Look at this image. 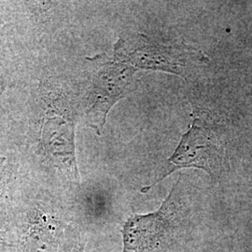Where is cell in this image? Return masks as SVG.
<instances>
[{
	"mask_svg": "<svg viewBox=\"0 0 252 252\" xmlns=\"http://www.w3.org/2000/svg\"><path fill=\"white\" fill-rule=\"evenodd\" d=\"M222 154V148L218 143L211 125L200 118H193L189 130L182 135L179 147L165 162L157 180L141 189V192H147L173 172L182 168H198L218 179L223 170Z\"/></svg>",
	"mask_w": 252,
	"mask_h": 252,
	"instance_id": "3",
	"label": "cell"
},
{
	"mask_svg": "<svg viewBox=\"0 0 252 252\" xmlns=\"http://www.w3.org/2000/svg\"><path fill=\"white\" fill-rule=\"evenodd\" d=\"M115 48V58L135 69L170 72L184 78L207 60L194 48L183 43L165 45L143 34L121 38Z\"/></svg>",
	"mask_w": 252,
	"mask_h": 252,
	"instance_id": "2",
	"label": "cell"
},
{
	"mask_svg": "<svg viewBox=\"0 0 252 252\" xmlns=\"http://www.w3.org/2000/svg\"><path fill=\"white\" fill-rule=\"evenodd\" d=\"M6 185V176H5V172L2 170L1 166H0V220L2 221H6V222H10L9 220V217L7 214V210L5 207L2 205V196H3V192H4V187Z\"/></svg>",
	"mask_w": 252,
	"mask_h": 252,
	"instance_id": "8",
	"label": "cell"
},
{
	"mask_svg": "<svg viewBox=\"0 0 252 252\" xmlns=\"http://www.w3.org/2000/svg\"><path fill=\"white\" fill-rule=\"evenodd\" d=\"M66 223L42 207L27 210L15 222L14 252H59Z\"/></svg>",
	"mask_w": 252,
	"mask_h": 252,
	"instance_id": "4",
	"label": "cell"
},
{
	"mask_svg": "<svg viewBox=\"0 0 252 252\" xmlns=\"http://www.w3.org/2000/svg\"><path fill=\"white\" fill-rule=\"evenodd\" d=\"M135 73L132 65L119 60L102 65L93 83L88 111L97 128L104 125L110 108L133 90Z\"/></svg>",
	"mask_w": 252,
	"mask_h": 252,
	"instance_id": "5",
	"label": "cell"
},
{
	"mask_svg": "<svg viewBox=\"0 0 252 252\" xmlns=\"http://www.w3.org/2000/svg\"><path fill=\"white\" fill-rule=\"evenodd\" d=\"M15 238L8 231L0 230V252H14Z\"/></svg>",
	"mask_w": 252,
	"mask_h": 252,
	"instance_id": "7",
	"label": "cell"
},
{
	"mask_svg": "<svg viewBox=\"0 0 252 252\" xmlns=\"http://www.w3.org/2000/svg\"><path fill=\"white\" fill-rule=\"evenodd\" d=\"M86 239L81 228L67 224L61 239L59 252H84Z\"/></svg>",
	"mask_w": 252,
	"mask_h": 252,
	"instance_id": "6",
	"label": "cell"
},
{
	"mask_svg": "<svg viewBox=\"0 0 252 252\" xmlns=\"http://www.w3.org/2000/svg\"><path fill=\"white\" fill-rule=\"evenodd\" d=\"M180 182V178L158 210L128 218L121 231L123 252H157L171 240L185 220Z\"/></svg>",
	"mask_w": 252,
	"mask_h": 252,
	"instance_id": "1",
	"label": "cell"
}]
</instances>
